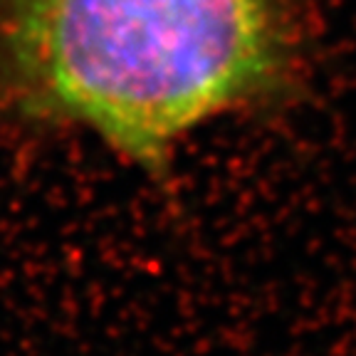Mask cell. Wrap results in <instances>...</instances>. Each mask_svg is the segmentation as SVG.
<instances>
[{"label": "cell", "mask_w": 356, "mask_h": 356, "mask_svg": "<svg viewBox=\"0 0 356 356\" xmlns=\"http://www.w3.org/2000/svg\"><path fill=\"white\" fill-rule=\"evenodd\" d=\"M300 52L297 0H0V117L166 186L191 134L287 99Z\"/></svg>", "instance_id": "cell-1"}]
</instances>
